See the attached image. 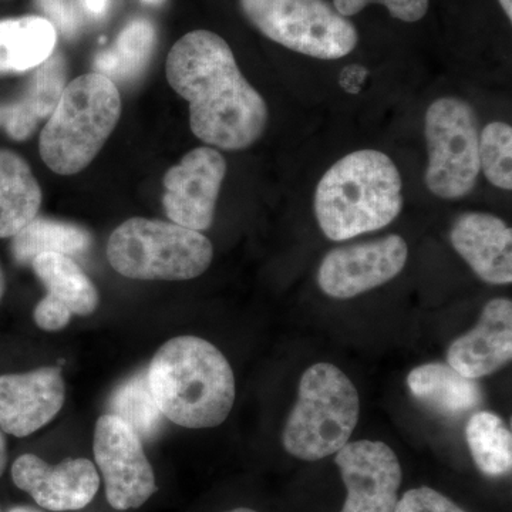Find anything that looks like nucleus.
<instances>
[{
    "label": "nucleus",
    "instance_id": "nucleus-20",
    "mask_svg": "<svg viewBox=\"0 0 512 512\" xmlns=\"http://www.w3.org/2000/svg\"><path fill=\"white\" fill-rule=\"evenodd\" d=\"M57 32L40 16L0 20V74L35 70L55 53Z\"/></svg>",
    "mask_w": 512,
    "mask_h": 512
},
{
    "label": "nucleus",
    "instance_id": "nucleus-31",
    "mask_svg": "<svg viewBox=\"0 0 512 512\" xmlns=\"http://www.w3.org/2000/svg\"><path fill=\"white\" fill-rule=\"evenodd\" d=\"M6 464H8V447H6V439L0 431V477L5 471Z\"/></svg>",
    "mask_w": 512,
    "mask_h": 512
},
{
    "label": "nucleus",
    "instance_id": "nucleus-2",
    "mask_svg": "<svg viewBox=\"0 0 512 512\" xmlns=\"http://www.w3.org/2000/svg\"><path fill=\"white\" fill-rule=\"evenodd\" d=\"M147 377L158 409L178 426H220L234 407L235 377L227 357L197 336L164 343L151 360Z\"/></svg>",
    "mask_w": 512,
    "mask_h": 512
},
{
    "label": "nucleus",
    "instance_id": "nucleus-18",
    "mask_svg": "<svg viewBox=\"0 0 512 512\" xmlns=\"http://www.w3.org/2000/svg\"><path fill=\"white\" fill-rule=\"evenodd\" d=\"M410 392L444 417H460L473 412L483 403V390L476 379L460 375L444 363L416 367L407 376Z\"/></svg>",
    "mask_w": 512,
    "mask_h": 512
},
{
    "label": "nucleus",
    "instance_id": "nucleus-13",
    "mask_svg": "<svg viewBox=\"0 0 512 512\" xmlns=\"http://www.w3.org/2000/svg\"><path fill=\"white\" fill-rule=\"evenodd\" d=\"M13 483L50 511H77L92 503L100 487L96 467L86 458H67L50 466L33 454L13 463Z\"/></svg>",
    "mask_w": 512,
    "mask_h": 512
},
{
    "label": "nucleus",
    "instance_id": "nucleus-19",
    "mask_svg": "<svg viewBox=\"0 0 512 512\" xmlns=\"http://www.w3.org/2000/svg\"><path fill=\"white\" fill-rule=\"evenodd\" d=\"M42 190L19 154L0 150V238H13L39 214Z\"/></svg>",
    "mask_w": 512,
    "mask_h": 512
},
{
    "label": "nucleus",
    "instance_id": "nucleus-5",
    "mask_svg": "<svg viewBox=\"0 0 512 512\" xmlns=\"http://www.w3.org/2000/svg\"><path fill=\"white\" fill-rule=\"evenodd\" d=\"M359 416V393L352 380L335 365L316 363L301 377L282 443L299 460H322L349 443Z\"/></svg>",
    "mask_w": 512,
    "mask_h": 512
},
{
    "label": "nucleus",
    "instance_id": "nucleus-3",
    "mask_svg": "<svg viewBox=\"0 0 512 512\" xmlns=\"http://www.w3.org/2000/svg\"><path fill=\"white\" fill-rule=\"evenodd\" d=\"M403 181L382 151L357 150L326 171L315 192L316 220L332 241L392 224L403 210Z\"/></svg>",
    "mask_w": 512,
    "mask_h": 512
},
{
    "label": "nucleus",
    "instance_id": "nucleus-17",
    "mask_svg": "<svg viewBox=\"0 0 512 512\" xmlns=\"http://www.w3.org/2000/svg\"><path fill=\"white\" fill-rule=\"evenodd\" d=\"M66 86V57L53 53L36 67L18 99L0 103V128L12 140H26L35 133L40 121L52 116Z\"/></svg>",
    "mask_w": 512,
    "mask_h": 512
},
{
    "label": "nucleus",
    "instance_id": "nucleus-12",
    "mask_svg": "<svg viewBox=\"0 0 512 512\" xmlns=\"http://www.w3.org/2000/svg\"><path fill=\"white\" fill-rule=\"evenodd\" d=\"M346 501L340 512H394L399 503L402 466L382 441L348 443L336 453Z\"/></svg>",
    "mask_w": 512,
    "mask_h": 512
},
{
    "label": "nucleus",
    "instance_id": "nucleus-10",
    "mask_svg": "<svg viewBox=\"0 0 512 512\" xmlns=\"http://www.w3.org/2000/svg\"><path fill=\"white\" fill-rule=\"evenodd\" d=\"M409 248L400 235L332 249L319 266L320 289L335 299H352L396 278Z\"/></svg>",
    "mask_w": 512,
    "mask_h": 512
},
{
    "label": "nucleus",
    "instance_id": "nucleus-27",
    "mask_svg": "<svg viewBox=\"0 0 512 512\" xmlns=\"http://www.w3.org/2000/svg\"><path fill=\"white\" fill-rule=\"evenodd\" d=\"M383 5L394 19L402 22H419L429 10L430 0H333V8L345 18L362 12L366 6Z\"/></svg>",
    "mask_w": 512,
    "mask_h": 512
},
{
    "label": "nucleus",
    "instance_id": "nucleus-30",
    "mask_svg": "<svg viewBox=\"0 0 512 512\" xmlns=\"http://www.w3.org/2000/svg\"><path fill=\"white\" fill-rule=\"evenodd\" d=\"M110 0H82V8L87 15L100 18L109 9Z\"/></svg>",
    "mask_w": 512,
    "mask_h": 512
},
{
    "label": "nucleus",
    "instance_id": "nucleus-26",
    "mask_svg": "<svg viewBox=\"0 0 512 512\" xmlns=\"http://www.w3.org/2000/svg\"><path fill=\"white\" fill-rule=\"evenodd\" d=\"M480 170L501 190H512V128L510 124H488L480 134Z\"/></svg>",
    "mask_w": 512,
    "mask_h": 512
},
{
    "label": "nucleus",
    "instance_id": "nucleus-7",
    "mask_svg": "<svg viewBox=\"0 0 512 512\" xmlns=\"http://www.w3.org/2000/svg\"><path fill=\"white\" fill-rule=\"evenodd\" d=\"M262 35L301 55L336 60L355 50V25L326 0H239Z\"/></svg>",
    "mask_w": 512,
    "mask_h": 512
},
{
    "label": "nucleus",
    "instance_id": "nucleus-15",
    "mask_svg": "<svg viewBox=\"0 0 512 512\" xmlns=\"http://www.w3.org/2000/svg\"><path fill=\"white\" fill-rule=\"evenodd\" d=\"M512 357V303L493 299L484 306L470 332L454 340L447 365L468 379H480L503 369Z\"/></svg>",
    "mask_w": 512,
    "mask_h": 512
},
{
    "label": "nucleus",
    "instance_id": "nucleus-25",
    "mask_svg": "<svg viewBox=\"0 0 512 512\" xmlns=\"http://www.w3.org/2000/svg\"><path fill=\"white\" fill-rule=\"evenodd\" d=\"M110 410L136 431L140 439H153L163 424V413L151 393L147 373H140L121 384L111 396Z\"/></svg>",
    "mask_w": 512,
    "mask_h": 512
},
{
    "label": "nucleus",
    "instance_id": "nucleus-35",
    "mask_svg": "<svg viewBox=\"0 0 512 512\" xmlns=\"http://www.w3.org/2000/svg\"><path fill=\"white\" fill-rule=\"evenodd\" d=\"M9 512H39V511L33 510V508H30V507H16V508H13V510H10Z\"/></svg>",
    "mask_w": 512,
    "mask_h": 512
},
{
    "label": "nucleus",
    "instance_id": "nucleus-9",
    "mask_svg": "<svg viewBox=\"0 0 512 512\" xmlns=\"http://www.w3.org/2000/svg\"><path fill=\"white\" fill-rule=\"evenodd\" d=\"M93 451L111 507L133 510L156 493V476L141 439L119 417L104 414L97 420Z\"/></svg>",
    "mask_w": 512,
    "mask_h": 512
},
{
    "label": "nucleus",
    "instance_id": "nucleus-34",
    "mask_svg": "<svg viewBox=\"0 0 512 512\" xmlns=\"http://www.w3.org/2000/svg\"><path fill=\"white\" fill-rule=\"evenodd\" d=\"M141 2L146 3L148 6H161L164 5L167 0H141Z\"/></svg>",
    "mask_w": 512,
    "mask_h": 512
},
{
    "label": "nucleus",
    "instance_id": "nucleus-28",
    "mask_svg": "<svg viewBox=\"0 0 512 512\" xmlns=\"http://www.w3.org/2000/svg\"><path fill=\"white\" fill-rule=\"evenodd\" d=\"M394 512H466L446 495L429 487L414 488L403 495Z\"/></svg>",
    "mask_w": 512,
    "mask_h": 512
},
{
    "label": "nucleus",
    "instance_id": "nucleus-4",
    "mask_svg": "<svg viewBox=\"0 0 512 512\" xmlns=\"http://www.w3.org/2000/svg\"><path fill=\"white\" fill-rule=\"evenodd\" d=\"M121 114L117 84L99 73L84 74L64 87L40 134L39 151L50 170L73 175L84 170L113 133Z\"/></svg>",
    "mask_w": 512,
    "mask_h": 512
},
{
    "label": "nucleus",
    "instance_id": "nucleus-23",
    "mask_svg": "<svg viewBox=\"0 0 512 512\" xmlns=\"http://www.w3.org/2000/svg\"><path fill=\"white\" fill-rule=\"evenodd\" d=\"M92 247L87 229L67 222L35 218L12 238V255L20 265L32 264L37 255L55 252L66 256L83 255Z\"/></svg>",
    "mask_w": 512,
    "mask_h": 512
},
{
    "label": "nucleus",
    "instance_id": "nucleus-6",
    "mask_svg": "<svg viewBox=\"0 0 512 512\" xmlns=\"http://www.w3.org/2000/svg\"><path fill=\"white\" fill-rule=\"evenodd\" d=\"M114 271L138 281H188L204 274L214 258L210 239L174 222L130 218L107 244Z\"/></svg>",
    "mask_w": 512,
    "mask_h": 512
},
{
    "label": "nucleus",
    "instance_id": "nucleus-8",
    "mask_svg": "<svg viewBox=\"0 0 512 512\" xmlns=\"http://www.w3.org/2000/svg\"><path fill=\"white\" fill-rule=\"evenodd\" d=\"M427 188L444 200L466 197L480 175V131L473 106L457 97L434 101L424 120Z\"/></svg>",
    "mask_w": 512,
    "mask_h": 512
},
{
    "label": "nucleus",
    "instance_id": "nucleus-21",
    "mask_svg": "<svg viewBox=\"0 0 512 512\" xmlns=\"http://www.w3.org/2000/svg\"><path fill=\"white\" fill-rule=\"evenodd\" d=\"M37 278L47 289V296L66 306L72 315H92L99 306L96 286L70 256L46 252L32 261Z\"/></svg>",
    "mask_w": 512,
    "mask_h": 512
},
{
    "label": "nucleus",
    "instance_id": "nucleus-33",
    "mask_svg": "<svg viewBox=\"0 0 512 512\" xmlns=\"http://www.w3.org/2000/svg\"><path fill=\"white\" fill-rule=\"evenodd\" d=\"M3 293H5V276H3L2 269H0V301H2Z\"/></svg>",
    "mask_w": 512,
    "mask_h": 512
},
{
    "label": "nucleus",
    "instance_id": "nucleus-29",
    "mask_svg": "<svg viewBox=\"0 0 512 512\" xmlns=\"http://www.w3.org/2000/svg\"><path fill=\"white\" fill-rule=\"evenodd\" d=\"M33 319L40 329L56 332V330H62L69 325L72 312L56 299L46 295L42 301L37 303Z\"/></svg>",
    "mask_w": 512,
    "mask_h": 512
},
{
    "label": "nucleus",
    "instance_id": "nucleus-1",
    "mask_svg": "<svg viewBox=\"0 0 512 512\" xmlns=\"http://www.w3.org/2000/svg\"><path fill=\"white\" fill-rule=\"evenodd\" d=\"M165 73L190 103L192 133L212 147L239 151L268 126V106L239 70L228 43L210 30H194L170 50Z\"/></svg>",
    "mask_w": 512,
    "mask_h": 512
},
{
    "label": "nucleus",
    "instance_id": "nucleus-24",
    "mask_svg": "<svg viewBox=\"0 0 512 512\" xmlns=\"http://www.w3.org/2000/svg\"><path fill=\"white\" fill-rule=\"evenodd\" d=\"M468 448L481 473L501 477L512 468V436L497 414L477 412L466 427Z\"/></svg>",
    "mask_w": 512,
    "mask_h": 512
},
{
    "label": "nucleus",
    "instance_id": "nucleus-22",
    "mask_svg": "<svg viewBox=\"0 0 512 512\" xmlns=\"http://www.w3.org/2000/svg\"><path fill=\"white\" fill-rule=\"evenodd\" d=\"M156 39V28L150 20H131L116 43L94 59V73L103 74L114 83L137 79L150 62Z\"/></svg>",
    "mask_w": 512,
    "mask_h": 512
},
{
    "label": "nucleus",
    "instance_id": "nucleus-16",
    "mask_svg": "<svg viewBox=\"0 0 512 512\" xmlns=\"http://www.w3.org/2000/svg\"><path fill=\"white\" fill-rule=\"evenodd\" d=\"M450 241L474 274L490 285L512 282V229L485 212H466L453 224Z\"/></svg>",
    "mask_w": 512,
    "mask_h": 512
},
{
    "label": "nucleus",
    "instance_id": "nucleus-14",
    "mask_svg": "<svg viewBox=\"0 0 512 512\" xmlns=\"http://www.w3.org/2000/svg\"><path fill=\"white\" fill-rule=\"evenodd\" d=\"M66 399L59 367L0 376V429L26 437L50 423Z\"/></svg>",
    "mask_w": 512,
    "mask_h": 512
},
{
    "label": "nucleus",
    "instance_id": "nucleus-32",
    "mask_svg": "<svg viewBox=\"0 0 512 512\" xmlns=\"http://www.w3.org/2000/svg\"><path fill=\"white\" fill-rule=\"evenodd\" d=\"M498 2H500L507 18L512 20V0H498Z\"/></svg>",
    "mask_w": 512,
    "mask_h": 512
},
{
    "label": "nucleus",
    "instance_id": "nucleus-11",
    "mask_svg": "<svg viewBox=\"0 0 512 512\" xmlns=\"http://www.w3.org/2000/svg\"><path fill=\"white\" fill-rule=\"evenodd\" d=\"M225 174L227 161L211 147L195 148L170 168L163 204L171 222L198 232L211 228Z\"/></svg>",
    "mask_w": 512,
    "mask_h": 512
},
{
    "label": "nucleus",
    "instance_id": "nucleus-36",
    "mask_svg": "<svg viewBox=\"0 0 512 512\" xmlns=\"http://www.w3.org/2000/svg\"><path fill=\"white\" fill-rule=\"evenodd\" d=\"M227 512H258L254 510H249V508H237V510H231Z\"/></svg>",
    "mask_w": 512,
    "mask_h": 512
}]
</instances>
